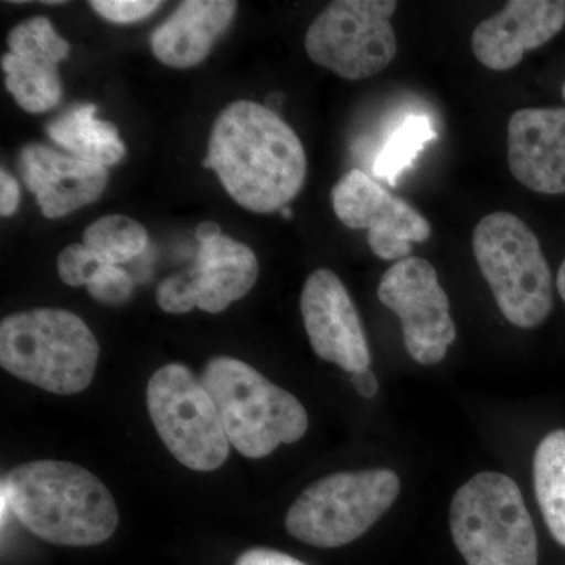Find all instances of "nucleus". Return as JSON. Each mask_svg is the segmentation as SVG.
<instances>
[{
    "label": "nucleus",
    "instance_id": "f257e3e1",
    "mask_svg": "<svg viewBox=\"0 0 565 565\" xmlns=\"http://www.w3.org/2000/svg\"><path fill=\"white\" fill-rule=\"evenodd\" d=\"M204 169L214 170L234 202L245 210L281 211L302 191L307 154L302 141L270 107L230 104L210 136Z\"/></svg>",
    "mask_w": 565,
    "mask_h": 565
},
{
    "label": "nucleus",
    "instance_id": "f03ea898",
    "mask_svg": "<svg viewBox=\"0 0 565 565\" xmlns=\"http://www.w3.org/2000/svg\"><path fill=\"white\" fill-rule=\"evenodd\" d=\"M2 498L25 530L50 544H103L120 523L117 503L90 471L62 460H32L3 476Z\"/></svg>",
    "mask_w": 565,
    "mask_h": 565
},
{
    "label": "nucleus",
    "instance_id": "7ed1b4c3",
    "mask_svg": "<svg viewBox=\"0 0 565 565\" xmlns=\"http://www.w3.org/2000/svg\"><path fill=\"white\" fill-rule=\"evenodd\" d=\"M99 344L79 316L61 308H36L0 323V364L44 392L77 394L90 386Z\"/></svg>",
    "mask_w": 565,
    "mask_h": 565
},
{
    "label": "nucleus",
    "instance_id": "20e7f679",
    "mask_svg": "<svg viewBox=\"0 0 565 565\" xmlns=\"http://www.w3.org/2000/svg\"><path fill=\"white\" fill-rule=\"evenodd\" d=\"M200 381L217 405L230 445L248 459H263L307 434L302 403L243 360L214 356Z\"/></svg>",
    "mask_w": 565,
    "mask_h": 565
},
{
    "label": "nucleus",
    "instance_id": "39448f33",
    "mask_svg": "<svg viewBox=\"0 0 565 565\" xmlns=\"http://www.w3.org/2000/svg\"><path fill=\"white\" fill-rule=\"evenodd\" d=\"M449 526L468 565H537V534L514 479L484 471L457 490Z\"/></svg>",
    "mask_w": 565,
    "mask_h": 565
},
{
    "label": "nucleus",
    "instance_id": "423d86ee",
    "mask_svg": "<svg viewBox=\"0 0 565 565\" xmlns=\"http://www.w3.org/2000/svg\"><path fill=\"white\" fill-rule=\"evenodd\" d=\"M473 253L501 313L512 326L535 329L553 310L552 270L537 236L511 212L476 225Z\"/></svg>",
    "mask_w": 565,
    "mask_h": 565
},
{
    "label": "nucleus",
    "instance_id": "0eeeda50",
    "mask_svg": "<svg viewBox=\"0 0 565 565\" xmlns=\"http://www.w3.org/2000/svg\"><path fill=\"white\" fill-rule=\"evenodd\" d=\"M399 490V476L386 468L330 475L299 494L285 526L303 544L338 548L362 537L392 508Z\"/></svg>",
    "mask_w": 565,
    "mask_h": 565
},
{
    "label": "nucleus",
    "instance_id": "6e6552de",
    "mask_svg": "<svg viewBox=\"0 0 565 565\" xmlns=\"http://www.w3.org/2000/svg\"><path fill=\"white\" fill-rule=\"evenodd\" d=\"M147 407L174 459L200 473L217 470L230 456L217 405L188 366L170 363L151 375Z\"/></svg>",
    "mask_w": 565,
    "mask_h": 565
},
{
    "label": "nucleus",
    "instance_id": "1a4fd4ad",
    "mask_svg": "<svg viewBox=\"0 0 565 565\" xmlns=\"http://www.w3.org/2000/svg\"><path fill=\"white\" fill-rule=\"evenodd\" d=\"M394 0H338L319 14L305 35L308 57L345 81L370 79L397 54L392 21Z\"/></svg>",
    "mask_w": 565,
    "mask_h": 565
},
{
    "label": "nucleus",
    "instance_id": "9d476101",
    "mask_svg": "<svg viewBox=\"0 0 565 565\" xmlns=\"http://www.w3.org/2000/svg\"><path fill=\"white\" fill-rule=\"evenodd\" d=\"M377 296L403 322L408 355L424 366L440 363L456 341L457 329L433 264L418 256L394 263L382 275Z\"/></svg>",
    "mask_w": 565,
    "mask_h": 565
},
{
    "label": "nucleus",
    "instance_id": "9b49d317",
    "mask_svg": "<svg viewBox=\"0 0 565 565\" xmlns=\"http://www.w3.org/2000/svg\"><path fill=\"white\" fill-rule=\"evenodd\" d=\"M334 214L351 230H367L371 250L382 262L408 258L433 226L412 204L393 195L363 170L353 169L334 184Z\"/></svg>",
    "mask_w": 565,
    "mask_h": 565
},
{
    "label": "nucleus",
    "instance_id": "f8f14e48",
    "mask_svg": "<svg viewBox=\"0 0 565 565\" xmlns=\"http://www.w3.org/2000/svg\"><path fill=\"white\" fill-rule=\"evenodd\" d=\"M258 275L255 252L222 234L200 245L192 269L163 280L156 291V300L170 315L189 313L193 308L217 315L247 296Z\"/></svg>",
    "mask_w": 565,
    "mask_h": 565
},
{
    "label": "nucleus",
    "instance_id": "ddd939ff",
    "mask_svg": "<svg viewBox=\"0 0 565 565\" xmlns=\"http://www.w3.org/2000/svg\"><path fill=\"white\" fill-rule=\"evenodd\" d=\"M300 311L308 340L319 359L351 374L370 370V344L362 319L337 274L318 269L307 278Z\"/></svg>",
    "mask_w": 565,
    "mask_h": 565
},
{
    "label": "nucleus",
    "instance_id": "4468645a",
    "mask_svg": "<svg viewBox=\"0 0 565 565\" xmlns=\"http://www.w3.org/2000/svg\"><path fill=\"white\" fill-rule=\"evenodd\" d=\"M564 25V0H512L476 25L471 50L486 68L512 70L527 51L555 39Z\"/></svg>",
    "mask_w": 565,
    "mask_h": 565
},
{
    "label": "nucleus",
    "instance_id": "2eb2a0df",
    "mask_svg": "<svg viewBox=\"0 0 565 565\" xmlns=\"http://www.w3.org/2000/svg\"><path fill=\"white\" fill-rule=\"evenodd\" d=\"M20 172L47 218H61L98 202L109 181L106 167L65 156L46 145H25Z\"/></svg>",
    "mask_w": 565,
    "mask_h": 565
},
{
    "label": "nucleus",
    "instance_id": "dca6fc26",
    "mask_svg": "<svg viewBox=\"0 0 565 565\" xmlns=\"http://www.w3.org/2000/svg\"><path fill=\"white\" fill-rule=\"evenodd\" d=\"M509 170L544 195L565 193V107L516 110L509 120Z\"/></svg>",
    "mask_w": 565,
    "mask_h": 565
},
{
    "label": "nucleus",
    "instance_id": "f3484780",
    "mask_svg": "<svg viewBox=\"0 0 565 565\" xmlns=\"http://www.w3.org/2000/svg\"><path fill=\"white\" fill-rule=\"evenodd\" d=\"M232 0H188L151 35L154 57L170 68L199 65L236 17Z\"/></svg>",
    "mask_w": 565,
    "mask_h": 565
},
{
    "label": "nucleus",
    "instance_id": "a211bd4d",
    "mask_svg": "<svg viewBox=\"0 0 565 565\" xmlns=\"http://www.w3.org/2000/svg\"><path fill=\"white\" fill-rule=\"evenodd\" d=\"M47 136L81 161L115 166L126 147L117 126L96 118L95 104H76L46 126Z\"/></svg>",
    "mask_w": 565,
    "mask_h": 565
},
{
    "label": "nucleus",
    "instance_id": "6ab92c4d",
    "mask_svg": "<svg viewBox=\"0 0 565 565\" xmlns=\"http://www.w3.org/2000/svg\"><path fill=\"white\" fill-rule=\"evenodd\" d=\"M534 492L545 525L565 546V429L545 435L534 455Z\"/></svg>",
    "mask_w": 565,
    "mask_h": 565
},
{
    "label": "nucleus",
    "instance_id": "aec40b11",
    "mask_svg": "<svg viewBox=\"0 0 565 565\" xmlns=\"http://www.w3.org/2000/svg\"><path fill=\"white\" fill-rule=\"evenodd\" d=\"M7 90L29 114L54 109L62 102V82L55 63L9 54L2 57Z\"/></svg>",
    "mask_w": 565,
    "mask_h": 565
},
{
    "label": "nucleus",
    "instance_id": "412c9836",
    "mask_svg": "<svg viewBox=\"0 0 565 565\" xmlns=\"http://www.w3.org/2000/svg\"><path fill=\"white\" fill-rule=\"evenodd\" d=\"M437 139L433 121L426 115H411L405 118L392 136L386 139L384 147L374 161V174L396 185L401 174L418 159L419 152L427 143Z\"/></svg>",
    "mask_w": 565,
    "mask_h": 565
},
{
    "label": "nucleus",
    "instance_id": "4be33fe9",
    "mask_svg": "<svg viewBox=\"0 0 565 565\" xmlns=\"http://www.w3.org/2000/svg\"><path fill=\"white\" fill-rule=\"evenodd\" d=\"M82 244L104 264L120 266L143 253L148 247V232L141 223L126 215H106L85 230Z\"/></svg>",
    "mask_w": 565,
    "mask_h": 565
},
{
    "label": "nucleus",
    "instance_id": "5701e85b",
    "mask_svg": "<svg viewBox=\"0 0 565 565\" xmlns=\"http://www.w3.org/2000/svg\"><path fill=\"white\" fill-rule=\"evenodd\" d=\"M9 50L21 57L40 58L58 65L70 55V43L55 31L47 18L36 17L22 21L10 32Z\"/></svg>",
    "mask_w": 565,
    "mask_h": 565
},
{
    "label": "nucleus",
    "instance_id": "b1692460",
    "mask_svg": "<svg viewBox=\"0 0 565 565\" xmlns=\"http://www.w3.org/2000/svg\"><path fill=\"white\" fill-rule=\"evenodd\" d=\"M87 291L98 302L120 307L132 297V277L120 266L103 264L98 273L87 282Z\"/></svg>",
    "mask_w": 565,
    "mask_h": 565
},
{
    "label": "nucleus",
    "instance_id": "393cba45",
    "mask_svg": "<svg viewBox=\"0 0 565 565\" xmlns=\"http://www.w3.org/2000/svg\"><path fill=\"white\" fill-rule=\"evenodd\" d=\"M102 259L84 244H73L63 248L57 258L58 277L73 288L87 286L93 275L103 266Z\"/></svg>",
    "mask_w": 565,
    "mask_h": 565
},
{
    "label": "nucleus",
    "instance_id": "a878e982",
    "mask_svg": "<svg viewBox=\"0 0 565 565\" xmlns=\"http://www.w3.org/2000/svg\"><path fill=\"white\" fill-rule=\"evenodd\" d=\"M162 2L156 0H95L90 7L99 17L118 24L139 22L154 13Z\"/></svg>",
    "mask_w": 565,
    "mask_h": 565
},
{
    "label": "nucleus",
    "instance_id": "bb28decb",
    "mask_svg": "<svg viewBox=\"0 0 565 565\" xmlns=\"http://www.w3.org/2000/svg\"><path fill=\"white\" fill-rule=\"evenodd\" d=\"M234 565H308L273 548H250L237 556Z\"/></svg>",
    "mask_w": 565,
    "mask_h": 565
},
{
    "label": "nucleus",
    "instance_id": "cd10ccee",
    "mask_svg": "<svg viewBox=\"0 0 565 565\" xmlns=\"http://www.w3.org/2000/svg\"><path fill=\"white\" fill-rule=\"evenodd\" d=\"M20 206V185L7 170L0 172V214L10 217Z\"/></svg>",
    "mask_w": 565,
    "mask_h": 565
},
{
    "label": "nucleus",
    "instance_id": "c85d7f7f",
    "mask_svg": "<svg viewBox=\"0 0 565 565\" xmlns=\"http://www.w3.org/2000/svg\"><path fill=\"white\" fill-rule=\"evenodd\" d=\"M353 388L360 396L366 397V399H373L375 394L379 393L377 379L371 370H364L362 373L352 374Z\"/></svg>",
    "mask_w": 565,
    "mask_h": 565
},
{
    "label": "nucleus",
    "instance_id": "c756f323",
    "mask_svg": "<svg viewBox=\"0 0 565 565\" xmlns=\"http://www.w3.org/2000/svg\"><path fill=\"white\" fill-rule=\"evenodd\" d=\"M221 236L222 228L218 223L206 221L196 226L195 237L200 245L211 243V241L217 239Z\"/></svg>",
    "mask_w": 565,
    "mask_h": 565
},
{
    "label": "nucleus",
    "instance_id": "7c9ffc66",
    "mask_svg": "<svg viewBox=\"0 0 565 565\" xmlns=\"http://www.w3.org/2000/svg\"><path fill=\"white\" fill-rule=\"evenodd\" d=\"M557 291H559V296L563 297L565 302V259L564 263L561 264L559 273H557Z\"/></svg>",
    "mask_w": 565,
    "mask_h": 565
},
{
    "label": "nucleus",
    "instance_id": "2f4dec72",
    "mask_svg": "<svg viewBox=\"0 0 565 565\" xmlns=\"http://www.w3.org/2000/svg\"><path fill=\"white\" fill-rule=\"evenodd\" d=\"M280 214L282 215V217L289 218V217H291L292 212H291V210H289L288 206H286V207H282V210L280 211Z\"/></svg>",
    "mask_w": 565,
    "mask_h": 565
},
{
    "label": "nucleus",
    "instance_id": "473e14b6",
    "mask_svg": "<svg viewBox=\"0 0 565 565\" xmlns=\"http://www.w3.org/2000/svg\"><path fill=\"white\" fill-rule=\"evenodd\" d=\"M563 95H564V99H565V82H564V87H563Z\"/></svg>",
    "mask_w": 565,
    "mask_h": 565
}]
</instances>
